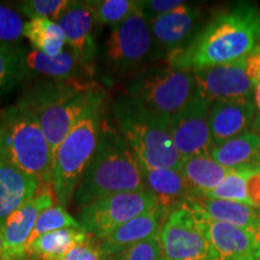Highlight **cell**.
<instances>
[{"mask_svg":"<svg viewBox=\"0 0 260 260\" xmlns=\"http://www.w3.org/2000/svg\"><path fill=\"white\" fill-rule=\"evenodd\" d=\"M260 46V10L240 3L219 12L182 50L167 57L170 67L197 73L239 60Z\"/></svg>","mask_w":260,"mask_h":260,"instance_id":"obj_1","label":"cell"},{"mask_svg":"<svg viewBox=\"0 0 260 260\" xmlns=\"http://www.w3.org/2000/svg\"><path fill=\"white\" fill-rule=\"evenodd\" d=\"M147 190L141 165L118 132L103 123L92 160L83 172L74 201L83 207L110 195Z\"/></svg>","mask_w":260,"mask_h":260,"instance_id":"obj_2","label":"cell"},{"mask_svg":"<svg viewBox=\"0 0 260 260\" xmlns=\"http://www.w3.org/2000/svg\"><path fill=\"white\" fill-rule=\"evenodd\" d=\"M102 93L89 80H54L34 87L21 102L35 117L54 152Z\"/></svg>","mask_w":260,"mask_h":260,"instance_id":"obj_3","label":"cell"},{"mask_svg":"<svg viewBox=\"0 0 260 260\" xmlns=\"http://www.w3.org/2000/svg\"><path fill=\"white\" fill-rule=\"evenodd\" d=\"M118 132L140 164L147 168L182 170L183 159L170 133V117L151 112L134 98L125 95L112 104Z\"/></svg>","mask_w":260,"mask_h":260,"instance_id":"obj_4","label":"cell"},{"mask_svg":"<svg viewBox=\"0 0 260 260\" xmlns=\"http://www.w3.org/2000/svg\"><path fill=\"white\" fill-rule=\"evenodd\" d=\"M0 161L52 187L53 151L32 113L23 103L10 107L0 118Z\"/></svg>","mask_w":260,"mask_h":260,"instance_id":"obj_5","label":"cell"},{"mask_svg":"<svg viewBox=\"0 0 260 260\" xmlns=\"http://www.w3.org/2000/svg\"><path fill=\"white\" fill-rule=\"evenodd\" d=\"M104 93L92 103L53 152L52 189L58 204L74 199L83 172L92 160L104 123Z\"/></svg>","mask_w":260,"mask_h":260,"instance_id":"obj_6","label":"cell"},{"mask_svg":"<svg viewBox=\"0 0 260 260\" xmlns=\"http://www.w3.org/2000/svg\"><path fill=\"white\" fill-rule=\"evenodd\" d=\"M194 73L177 68H153L129 84V96L151 112L171 117L184 109L197 93Z\"/></svg>","mask_w":260,"mask_h":260,"instance_id":"obj_7","label":"cell"},{"mask_svg":"<svg viewBox=\"0 0 260 260\" xmlns=\"http://www.w3.org/2000/svg\"><path fill=\"white\" fill-rule=\"evenodd\" d=\"M157 205V199L149 190L113 194L81 207L79 223L84 232L100 241Z\"/></svg>","mask_w":260,"mask_h":260,"instance_id":"obj_8","label":"cell"},{"mask_svg":"<svg viewBox=\"0 0 260 260\" xmlns=\"http://www.w3.org/2000/svg\"><path fill=\"white\" fill-rule=\"evenodd\" d=\"M198 89L211 102L253 99L260 82V46L233 63L194 73Z\"/></svg>","mask_w":260,"mask_h":260,"instance_id":"obj_9","label":"cell"},{"mask_svg":"<svg viewBox=\"0 0 260 260\" xmlns=\"http://www.w3.org/2000/svg\"><path fill=\"white\" fill-rule=\"evenodd\" d=\"M159 239L162 254L169 260H214L206 237L186 204L171 211Z\"/></svg>","mask_w":260,"mask_h":260,"instance_id":"obj_10","label":"cell"},{"mask_svg":"<svg viewBox=\"0 0 260 260\" xmlns=\"http://www.w3.org/2000/svg\"><path fill=\"white\" fill-rule=\"evenodd\" d=\"M155 42L149 22L138 9L112 28L106 40V57L118 69H133L153 54Z\"/></svg>","mask_w":260,"mask_h":260,"instance_id":"obj_11","label":"cell"},{"mask_svg":"<svg viewBox=\"0 0 260 260\" xmlns=\"http://www.w3.org/2000/svg\"><path fill=\"white\" fill-rule=\"evenodd\" d=\"M212 102L197 89L189 104L170 117V133L183 160L198 154L210 153L213 145L210 129V109Z\"/></svg>","mask_w":260,"mask_h":260,"instance_id":"obj_12","label":"cell"},{"mask_svg":"<svg viewBox=\"0 0 260 260\" xmlns=\"http://www.w3.org/2000/svg\"><path fill=\"white\" fill-rule=\"evenodd\" d=\"M195 218L209 242L214 260L260 259V232L197 216Z\"/></svg>","mask_w":260,"mask_h":260,"instance_id":"obj_13","label":"cell"},{"mask_svg":"<svg viewBox=\"0 0 260 260\" xmlns=\"http://www.w3.org/2000/svg\"><path fill=\"white\" fill-rule=\"evenodd\" d=\"M54 197L51 186H44L30 201L15 211L2 225L3 253L0 260H25L27 243L39 216L53 206Z\"/></svg>","mask_w":260,"mask_h":260,"instance_id":"obj_14","label":"cell"},{"mask_svg":"<svg viewBox=\"0 0 260 260\" xmlns=\"http://www.w3.org/2000/svg\"><path fill=\"white\" fill-rule=\"evenodd\" d=\"M200 17V9L187 3L170 14L154 18L149 27L155 45L167 57L182 50L198 34Z\"/></svg>","mask_w":260,"mask_h":260,"instance_id":"obj_15","label":"cell"},{"mask_svg":"<svg viewBox=\"0 0 260 260\" xmlns=\"http://www.w3.org/2000/svg\"><path fill=\"white\" fill-rule=\"evenodd\" d=\"M170 213V210L157 205L147 212L124 223L105 239L98 241L100 248L106 256H110L135 243L157 237L160 235L161 228Z\"/></svg>","mask_w":260,"mask_h":260,"instance_id":"obj_16","label":"cell"},{"mask_svg":"<svg viewBox=\"0 0 260 260\" xmlns=\"http://www.w3.org/2000/svg\"><path fill=\"white\" fill-rule=\"evenodd\" d=\"M95 22L92 2H70V5L57 21L71 51L89 64H92L95 54L92 35Z\"/></svg>","mask_w":260,"mask_h":260,"instance_id":"obj_17","label":"cell"},{"mask_svg":"<svg viewBox=\"0 0 260 260\" xmlns=\"http://www.w3.org/2000/svg\"><path fill=\"white\" fill-rule=\"evenodd\" d=\"M209 122L213 144L245 134L254 123L253 99L216 100L211 105Z\"/></svg>","mask_w":260,"mask_h":260,"instance_id":"obj_18","label":"cell"},{"mask_svg":"<svg viewBox=\"0 0 260 260\" xmlns=\"http://www.w3.org/2000/svg\"><path fill=\"white\" fill-rule=\"evenodd\" d=\"M184 204L197 217L260 232V210L251 205L203 197H190Z\"/></svg>","mask_w":260,"mask_h":260,"instance_id":"obj_19","label":"cell"},{"mask_svg":"<svg viewBox=\"0 0 260 260\" xmlns=\"http://www.w3.org/2000/svg\"><path fill=\"white\" fill-rule=\"evenodd\" d=\"M44 187L37 178L0 161V226Z\"/></svg>","mask_w":260,"mask_h":260,"instance_id":"obj_20","label":"cell"},{"mask_svg":"<svg viewBox=\"0 0 260 260\" xmlns=\"http://www.w3.org/2000/svg\"><path fill=\"white\" fill-rule=\"evenodd\" d=\"M25 64L37 74L57 81L88 80L93 75L92 64L87 63L73 51L64 50L58 56H47L37 50L25 56Z\"/></svg>","mask_w":260,"mask_h":260,"instance_id":"obj_21","label":"cell"},{"mask_svg":"<svg viewBox=\"0 0 260 260\" xmlns=\"http://www.w3.org/2000/svg\"><path fill=\"white\" fill-rule=\"evenodd\" d=\"M141 169L147 190L154 195L160 206L172 211L191 197V188L182 171L144 165H141Z\"/></svg>","mask_w":260,"mask_h":260,"instance_id":"obj_22","label":"cell"},{"mask_svg":"<svg viewBox=\"0 0 260 260\" xmlns=\"http://www.w3.org/2000/svg\"><path fill=\"white\" fill-rule=\"evenodd\" d=\"M210 155L228 169H260V136L254 132H247L213 144Z\"/></svg>","mask_w":260,"mask_h":260,"instance_id":"obj_23","label":"cell"},{"mask_svg":"<svg viewBox=\"0 0 260 260\" xmlns=\"http://www.w3.org/2000/svg\"><path fill=\"white\" fill-rule=\"evenodd\" d=\"M235 169H228L211 157L198 154L183 160L182 174L191 188V197H203L213 190Z\"/></svg>","mask_w":260,"mask_h":260,"instance_id":"obj_24","label":"cell"},{"mask_svg":"<svg viewBox=\"0 0 260 260\" xmlns=\"http://www.w3.org/2000/svg\"><path fill=\"white\" fill-rule=\"evenodd\" d=\"M90 237L82 228H67L44 234L27 247V258L35 256L41 260H60L71 248Z\"/></svg>","mask_w":260,"mask_h":260,"instance_id":"obj_25","label":"cell"},{"mask_svg":"<svg viewBox=\"0 0 260 260\" xmlns=\"http://www.w3.org/2000/svg\"><path fill=\"white\" fill-rule=\"evenodd\" d=\"M24 37L35 50L51 57L61 53L67 45L59 24L48 18H34L25 22Z\"/></svg>","mask_w":260,"mask_h":260,"instance_id":"obj_26","label":"cell"},{"mask_svg":"<svg viewBox=\"0 0 260 260\" xmlns=\"http://www.w3.org/2000/svg\"><path fill=\"white\" fill-rule=\"evenodd\" d=\"M251 170L252 169L248 168L235 169L213 190L203 195V198L251 205L248 190H247V178Z\"/></svg>","mask_w":260,"mask_h":260,"instance_id":"obj_27","label":"cell"},{"mask_svg":"<svg viewBox=\"0 0 260 260\" xmlns=\"http://www.w3.org/2000/svg\"><path fill=\"white\" fill-rule=\"evenodd\" d=\"M67 228H76V229H80L82 226H81L79 220L75 219L64 206H61L59 204L53 205V206L48 207L47 210H45L39 216L34 229L31 232V235L29 237L27 247L34 240H37L39 236L44 235V234L56 232V230L60 229H67Z\"/></svg>","mask_w":260,"mask_h":260,"instance_id":"obj_28","label":"cell"},{"mask_svg":"<svg viewBox=\"0 0 260 260\" xmlns=\"http://www.w3.org/2000/svg\"><path fill=\"white\" fill-rule=\"evenodd\" d=\"M92 4L98 23L112 28L125 21L138 9V2L133 0H100Z\"/></svg>","mask_w":260,"mask_h":260,"instance_id":"obj_29","label":"cell"},{"mask_svg":"<svg viewBox=\"0 0 260 260\" xmlns=\"http://www.w3.org/2000/svg\"><path fill=\"white\" fill-rule=\"evenodd\" d=\"M69 5V0H25L19 3L18 9L29 19L48 18L57 22Z\"/></svg>","mask_w":260,"mask_h":260,"instance_id":"obj_30","label":"cell"},{"mask_svg":"<svg viewBox=\"0 0 260 260\" xmlns=\"http://www.w3.org/2000/svg\"><path fill=\"white\" fill-rule=\"evenodd\" d=\"M25 21L22 14L9 5L0 4V46L24 37Z\"/></svg>","mask_w":260,"mask_h":260,"instance_id":"obj_31","label":"cell"},{"mask_svg":"<svg viewBox=\"0 0 260 260\" xmlns=\"http://www.w3.org/2000/svg\"><path fill=\"white\" fill-rule=\"evenodd\" d=\"M162 249L159 236L135 243V245L107 256L109 260H161Z\"/></svg>","mask_w":260,"mask_h":260,"instance_id":"obj_32","label":"cell"},{"mask_svg":"<svg viewBox=\"0 0 260 260\" xmlns=\"http://www.w3.org/2000/svg\"><path fill=\"white\" fill-rule=\"evenodd\" d=\"M186 4L187 2L182 0H145L139 2V10L144 17L151 22L154 18L170 14Z\"/></svg>","mask_w":260,"mask_h":260,"instance_id":"obj_33","label":"cell"},{"mask_svg":"<svg viewBox=\"0 0 260 260\" xmlns=\"http://www.w3.org/2000/svg\"><path fill=\"white\" fill-rule=\"evenodd\" d=\"M107 256L94 237L76 245L60 260H106Z\"/></svg>","mask_w":260,"mask_h":260,"instance_id":"obj_34","label":"cell"},{"mask_svg":"<svg viewBox=\"0 0 260 260\" xmlns=\"http://www.w3.org/2000/svg\"><path fill=\"white\" fill-rule=\"evenodd\" d=\"M247 190L252 206L260 210V169H252L247 178Z\"/></svg>","mask_w":260,"mask_h":260,"instance_id":"obj_35","label":"cell"},{"mask_svg":"<svg viewBox=\"0 0 260 260\" xmlns=\"http://www.w3.org/2000/svg\"><path fill=\"white\" fill-rule=\"evenodd\" d=\"M12 73V60L4 48L0 46V86H3Z\"/></svg>","mask_w":260,"mask_h":260,"instance_id":"obj_36","label":"cell"},{"mask_svg":"<svg viewBox=\"0 0 260 260\" xmlns=\"http://www.w3.org/2000/svg\"><path fill=\"white\" fill-rule=\"evenodd\" d=\"M253 105H254V123H253L252 130L260 125V82L256 84L254 93H253Z\"/></svg>","mask_w":260,"mask_h":260,"instance_id":"obj_37","label":"cell"},{"mask_svg":"<svg viewBox=\"0 0 260 260\" xmlns=\"http://www.w3.org/2000/svg\"><path fill=\"white\" fill-rule=\"evenodd\" d=\"M3 253V233H2V226H0V258H2Z\"/></svg>","mask_w":260,"mask_h":260,"instance_id":"obj_38","label":"cell"},{"mask_svg":"<svg viewBox=\"0 0 260 260\" xmlns=\"http://www.w3.org/2000/svg\"><path fill=\"white\" fill-rule=\"evenodd\" d=\"M252 132H254V133H256V134H258L259 136H260V125L258 126V128H255V129H253Z\"/></svg>","mask_w":260,"mask_h":260,"instance_id":"obj_39","label":"cell"},{"mask_svg":"<svg viewBox=\"0 0 260 260\" xmlns=\"http://www.w3.org/2000/svg\"><path fill=\"white\" fill-rule=\"evenodd\" d=\"M25 260H41V259H35V258H29V259H25Z\"/></svg>","mask_w":260,"mask_h":260,"instance_id":"obj_40","label":"cell"},{"mask_svg":"<svg viewBox=\"0 0 260 260\" xmlns=\"http://www.w3.org/2000/svg\"><path fill=\"white\" fill-rule=\"evenodd\" d=\"M161 260H169L168 258H165V256H162V259Z\"/></svg>","mask_w":260,"mask_h":260,"instance_id":"obj_41","label":"cell"},{"mask_svg":"<svg viewBox=\"0 0 260 260\" xmlns=\"http://www.w3.org/2000/svg\"><path fill=\"white\" fill-rule=\"evenodd\" d=\"M106 260H109V259H106Z\"/></svg>","mask_w":260,"mask_h":260,"instance_id":"obj_42","label":"cell"},{"mask_svg":"<svg viewBox=\"0 0 260 260\" xmlns=\"http://www.w3.org/2000/svg\"><path fill=\"white\" fill-rule=\"evenodd\" d=\"M259 260H260V259H259Z\"/></svg>","mask_w":260,"mask_h":260,"instance_id":"obj_43","label":"cell"}]
</instances>
